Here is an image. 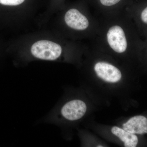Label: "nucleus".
Masks as SVG:
<instances>
[{
	"label": "nucleus",
	"instance_id": "f257e3e1",
	"mask_svg": "<svg viewBox=\"0 0 147 147\" xmlns=\"http://www.w3.org/2000/svg\"><path fill=\"white\" fill-rule=\"evenodd\" d=\"M98 19L95 46L104 53L123 57L143 55L144 40L125 9Z\"/></svg>",
	"mask_w": 147,
	"mask_h": 147
},
{
	"label": "nucleus",
	"instance_id": "f03ea898",
	"mask_svg": "<svg viewBox=\"0 0 147 147\" xmlns=\"http://www.w3.org/2000/svg\"><path fill=\"white\" fill-rule=\"evenodd\" d=\"M86 7L74 6L68 8L64 14V23L74 35L93 40L99 32V20L93 16Z\"/></svg>",
	"mask_w": 147,
	"mask_h": 147
},
{
	"label": "nucleus",
	"instance_id": "7ed1b4c3",
	"mask_svg": "<svg viewBox=\"0 0 147 147\" xmlns=\"http://www.w3.org/2000/svg\"><path fill=\"white\" fill-rule=\"evenodd\" d=\"M139 35L143 40L147 38V0H133L125 8Z\"/></svg>",
	"mask_w": 147,
	"mask_h": 147
},
{
	"label": "nucleus",
	"instance_id": "20e7f679",
	"mask_svg": "<svg viewBox=\"0 0 147 147\" xmlns=\"http://www.w3.org/2000/svg\"><path fill=\"white\" fill-rule=\"evenodd\" d=\"M33 57L39 59L55 61L60 57L63 53L62 46L46 40H38L34 42L30 49Z\"/></svg>",
	"mask_w": 147,
	"mask_h": 147
},
{
	"label": "nucleus",
	"instance_id": "39448f33",
	"mask_svg": "<svg viewBox=\"0 0 147 147\" xmlns=\"http://www.w3.org/2000/svg\"><path fill=\"white\" fill-rule=\"evenodd\" d=\"M93 69L98 78L108 83H117L122 77L121 71L119 67L105 60L98 59L96 61Z\"/></svg>",
	"mask_w": 147,
	"mask_h": 147
},
{
	"label": "nucleus",
	"instance_id": "423d86ee",
	"mask_svg": "<svg viewBox=\"0 0 147 147\" xmlns=\"http://www.w3.org/2000/svg\"><path fill=\"white\" fill-rule=\"evenodd\" d=\"M133 0H90L101 16L110 15L125 10Z\"/></svg>",
	"mask_w": 147,
	"mask_h": 147
},
{
	"label": "nucleus",
	"instance_id": "0eeeda50",
	"mask_svg": "<svg viewBox=\"0 0 147 147\" xmlns=\"http://www.w3.org/2000/svg\"><path fill=\"white\" fill-rule=\"evenodd\" d=\"M87 110V106L84 101L79 99L67 102L61 109L62 116L66 119L74 121L84 117Z\"/></svg>",
	"mask_w": 147,
	"mask_h": 147
},
{
	"label": "nucleus",
	"instance_id": "6e6552de",
	"mask_svg": "<svg viewBox=\"0 0 147 147\" xmlns=\"http://www.w3.org/2000/svg\"><path fill=\"white\" fill-rule=\"evenodd\" d=\"M124 130L133 134L147 133V119L143 116H136L123 125Z\"/></svg>",
	"mask_w": 147,
	"mask_h": 147
},
{
	"label": "nucleus",
	"instance_id": "1a4fd4ad",
	"mask_svg": "<svg viewBox=\"0 0 147 147\" xmlns=\"http://www.w3.org/2000/svg\"><path fill=\"white\" fill-rule=\"evenodd\" d=\"M112 133L124 143L125 147H135L138 142V138L135 134L127 132L123 129L117 126L113 127L111 129Z\"/></svg>",
	"mask_w": 147,
	"mask_h": 147
},
{
	"label": "nucleus",
	"instance_id": "9d476101",
	"mask_svg": "<svg viewBox=\"0 0 147 147\" xmlns=\"http://www.w3.org/2000/svg\"><path fill=\"white\" fill-rule=\"evenodd\" d=\"M25 0H0V4L3 5L14 6L20 5Z\"/></svg>",
	"mask_w": 147,
	"mask_h": 147
},
{
	"label": "nucleus",
	"instance_id": "9b49d317",
	"mask_svg": "<svg viewBox=\"0 0 147 147\" xmlns=\"http://www.w3.org/2000/svg\"><path fill=\"white\" fill-rule=\"evenodd\" d=\"M144 40V50L143 55L147 57V38Z\"/></svg>",
	"mask_w": 147,
	"mask_h": 147
},
{
	"label": "nucleus",
	"instance_id": "f8f14e48",
	"mask_svg": "<svg viewBox=\"0 0 147 147\" xmlns=\"http://www.w3.org/2000/svg\"><path fill=\"white\" fill-rule=\"evenodd\" d=\"M97 147H102V146H97Z\"/></svg>",
	"mask_w": 147,
	"mask_h": 147
}]
</instances>
